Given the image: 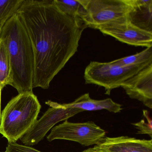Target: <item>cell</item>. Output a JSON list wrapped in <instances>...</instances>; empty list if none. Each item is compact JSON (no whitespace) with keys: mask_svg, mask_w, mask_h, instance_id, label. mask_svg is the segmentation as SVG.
Returning a JSON list of instances; mask_svg holds the SVG:
<instances>
[{"mask_svg":"<svg viewBox=\"0 0 152 152\" xmlns=\"http://www.w3.org/2000/svg\"><path fill=\"white\" fill-rule=\"evenodd\" d=\"M2 152H42L34 148L17 142L8 143L6 150Z\"/></svg>","mask_w":152,"mask_h":152,"instance_id":"cell-18","label":"cell"},{"mask_svg":"<svg viewBox=\"0 0 152 152\" xmlns=\"http://www.w3.org/2000/svg\"><path fill=\"white\" fill-rule=\"evenodd\" d=\"M56 7L65 15L73 18H80L83 7L79 0H54Z\"/></svg>","mask_w":152,"mask_h":152,"instance_id":"cell-15","label":"cell"},{"mask_svg":"<svg viewBox=\"0 0 152 152\" xmlns=\"http://www.w3.org/2000/svg\"><path fill=\"white\" fill-rule=\"evenodd\" d=\"M130 98L152 108V64L140 70L121 85Z\"/></svg>","mask_w":152,"mask_h":152,"instance_id":"cell-9","label":"cell"},{"mask_svg":"<svg viewBox=\"0 0 152 152\" xmlns=\"http://www.w3.org/2000/svg\"><path fill=\"white\" fill-rule=\"evenodd\" d=\"M143 115L146 119L147 123H146L144 119H142L139 122L132 123V124L135 126L138 130L137 134H148L152 137V121L149 116V113L146 110H143Z\"/></svg>","mask_w":152,"mask_h":152,"instance_id":"cell-17","label":"cell"},{"mask_svg":"<svg viewBox=\"0 0 152 152\" xmlns=\"http://www.w3.org/2000/svg\"><path fill=\"white\" fill-rule=\"evenodd\" d=\"M5 23H6V22H2V23H0V33H1V28H2V26H3V25H4Z\"/></svg>","mask_w":152,"mask_h":152,"instance_id":"cell-21","label":"cell"},{"mask_svg":"<svg viewBox=\"0 0 152 152\" xmlns=\"http://www.w3.org/2000/svg\"><path fill=\"white\" fill-rule=\"evenodd\" d=\"M149 64L121 66L110 62H91L84 72L85 83L104 87L105 94L110 95L112 90L121 87L125 81Z\"/></svg>","mask_w":152,"mask_h":152,"instance_id":"cell-5","label":"cell"},{"mask_svg":"<svg viewBox=\"0 0 152 152\" xmlns=\"http://www.w3.org/2000/svg\"><path fill=\"white\" fill-rule=\"evenodd\" d=\"M23 0H0V23L6 22L16 13Z\"/></svg>","mask_w":152,"mask_h":152,"instance_id":"cell-16","label":"cell"},{"mask_svg":"<svg viewBox=\"0 0 152 152\" xmlns=\"http://www.w3.org/2000/svg\"><path fill=\"white\" fill-rule=\"evenodd\" d=\"M106 133L104 130L93 121L72 123L66 120L53 127L47 139L50 142L55 140H70L88 146L99 144Z\"/></svg>","mask_w":152,"mask_h":152,"instance_id":"cell-7","label":"cell"},{"mask_svg":"<svg viewBox=\"0 0 152 152\" xmlns=\"http://www.w3.org/2000/svg\"><path fill=\"white\" fill-rule=\"evenodd\" d=\"M110 63L121 66L152 64V47L146 48L143 51L135 55L120 58Z\"/></svg>","mask_w":152,"mask_h":152,"instance_id":"cell-14","label":"cell"},{"mask_svg":"<svg viewBox=\"0 0 152 152\" xmlns=\"http://www.w3.org/2000/svg\"><path fill=\"white\" fill-rule=\"evenodd\" d=\"M98 30L103 34L129 45L146 48L152 47V32L132 24L129 18L101 26Z\"/></svg>","mask_w":152,"mask_h":152,"instance_id":"cell-8","label":"cell"},{"mask_svg":"<svg viewBox=\"0 0 152 152\" xmlns=\"http://www.w3.org/2000/svg\"><path fill=\"white\" fill-rule=\"evenodd\" d=\"M12 83L11 66L8 51L5 42L0 38V85L2 88Z\"/></svg>","mask_w":152,"mask_h":152,"instance_id":"cell-13","label":"cell"},{"mask_svg":"<svg viewBox=\"0 0 152 152\" xmlns=\"http://www.w3.org/2000/svg\"><path fill=\"white\" fill-rule=\"evenodd\" d=\"M0 38L5 42L11 66V86L18 94L33 92L34 59L33 49L27 31L15 13L1 28Z\"/></svg>","mask_w":152,"mask_h":152,"instance_id":"cell-2","label":"cell"},{"mask_svg":"<svg viewBox=\"0 0 152 152\" xmlns=\"http://www.w3.org/2000/svg\"><path fill=\"white\" fill-rule=\"evenodd\" d=\"M67 107L77 108L83 111H96L105 109L114 113H120L122 110V105L114 102L111 99L103 100H95L91 98L89 93H86L68 104H64Z\"/></svg>","mask_w":152,"mask_h":152,"instance_id":"cell-12","label":"cell"},{"mask_svg":"<svg viewBox=\"0 0 152 152\" xmlns=\"http://www.w3.org/2000/svg\"><path fill=\"white\" fill-rule=\"evenodd\" d=\"M130 22L137 27L152 32V0H131Z\"/></svg>","mask_w":152,"mask_h":152,"instance_id":"cell-11","label":"cell"},{"mask_svg":"<svg viewBox=\"0 0 152 152\" xmlns=\"http://www.w3.org/2000/svg\"><path fill=\"white\" fill-rule=\"evenodd\" d=\"M41 105L33 92L19 93L1 113L0 134L8 143L17 142L37 120Z\"/></svg>","mask_w":152,"mask_h":152,"instance_id":"cell-3","label":"cell"},{"mask_svg":"<svg viewBox=\"0 0 152 152\" xmlns=\"http://www.w3.org/2000/svg\"><path fill=\"white\" fill-rule=\"evenodd\" d=\"M82 152H99L97 149H96L95 146L92 148H89L88 149H86V150H84Z\"/></svg>","mask_w":152,"mask_h":152,"instance_id":"cell-19","label":"cell"},{"mask_svg":"<svg viewBox=\"0 0 152 152\" xmlns=\"http://www.w3.org/2000/svg\"><path fill=\"white\" fill-rule=\"evenodd\" d=\"M2 87L0 85V123H1V90L2 89Z\"/></svg>","mask_w":152,"mask_h":152,"instance_id":"cell-20","label":"cell"},{"mask_svg":"<svg viewBox=\"0 0 152 152\" xmlns=\"http://www.w3.org/2000/svg\"><path fill=\"white\" fill-rule=\"evenodd\" d=\"M50 107L39 120H37L28 131L20 138L23 145L31 146L37 145L44 139L48 132L56 124L66 121L79 113L83 112L77 108L67 107L51 100L46 102Z\"/></svg>","mask_w":152,"mask_h":152,"instance_id":"cell-6","label":"cell"},{"mask_svg":"<svg viewBox=\"0 0 152 152\" xmlns=\"http://www.w3.org/2000/svg\"><path fill=\"white\" fill-rule=\"evenodd\" d=\"M95 147L99 152H152V140L128 136L104 137Z\"/></svg>","mask_w":152,"mask_h":152,"instance_id":"cell-10","label":"cell"},{"mask_svg":"<svg viewBox=\"0 0 152 152\" xmlns=\"http://www.w3.org/2000/svg\"><path fill=\"white\" fill-rule=\"evenodd\" d=\"M31 42L34 55L33 88L47 89L77 52L87 28L80 18L62 13L50 0H23L16 11Z\"/></svg>","mask_w":152,"mask_h":152,"instance_id":"cell-1","label":"cell"},{"mask_svg":"<svg viewBox=\"0 0 152 152\" xmlns=\"http://www.w3.org/2000/svg\"><path fill=\"white\" fill-rule=\"evenodd\" d=\"M83 7L80 18L87 28L97 29L129 18L131 0H79Z\"/></svg>","mask_w":152,"mask_h":152,"instance_id":"cell-4","label":"cell"}]
</instances>
